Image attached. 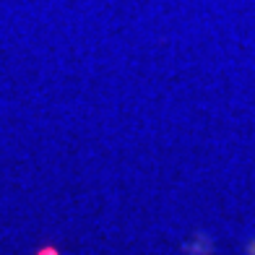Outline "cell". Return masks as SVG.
I'll list each match as a JSON object with an SVG mask.
<instances>
[{
    "label": "cell",
    "mask_w": 255,
    "mask_h": 255,
    "mask_svg": "<svg viewBox=\"0 0 255 255\" xmlns=\"http://www.w3.org/2000/svg\"><path fill=\"white\" fill-rule=\"evenodd\" d=\"M39 255H57V250H52V248H44V250H39Z\"/></svg>",
    "instance_id": "7a4b0ae2"
},
{
    "label": "cell",
    "mask_w": 255,
    "mask_h": 255,
    "mask_svg": "<svg viewBox=\"0 0 255 255\" xmlns=\"http://www.w3.org/2000/svg\"><path fill=\"white\" fill-rule=\"evenodd\" d=\"M248 255H255V242H250V245H248V250H245Z\"/></svg>",
    "instance_id": "3957f363"
},
{
    "label": "cell",
    "mask_w": 255,
    "mask_h": 255,
    "mask_svg": "<svg viewBox=\"0 0 255 255\" xmlns=\"http://www.w3.org/2000/svg\"><path fill=\"white\" fill-rule=\"evenodd\" d=\"M188 253H193V255H201V253H211V242H208V237H201L195 245H188L185 248Z\"/></svg>",
    "instance_id": "6da1fadb"
}]
</instances>
